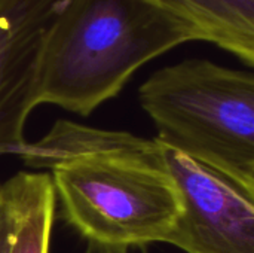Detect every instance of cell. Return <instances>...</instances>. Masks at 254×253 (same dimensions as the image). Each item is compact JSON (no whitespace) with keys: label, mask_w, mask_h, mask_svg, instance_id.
Segmentation results:
<instances>
[{"label":"cell","mask_w":254,"mask_h":253,"mask_svg":"<svg viewBox=\"0 0 254 253\" xmlns=\"http://www.w3.org/2000/svg\"><path fill=\"white\" fill-rule=\"evenodd\" d=\"M16 157L51 170L58 215L88 246L143 251L179 225L182 197L155 139L58 119Z\"/></svg>","instance_id":"6da1fadb"},{"label":"cell","mask_w":254,"mask_h":253,"mask_svg":"<svg viewBox=\"0 0 254 253\" xmlns=\"http://www.w3.org/2000/svg\"><path fill=\"white\" fill-rule=\"evenodd\" d=\"M193 40L192 27L144 0H68L46 33L34 103L88 116L144 64Z\"/></svg>","instance_id":"7a4b0ae2"},{"label":"cell","mask_w":254,"mask_h":253,"mask_svg":"<svg viewBox=\"0 0 254 253\" xmlns=\"http://www.w3.org/2000/svg\"><path fill=\"white\" fill-rule=\"evenodd\" d=\"M138 103L155 140L254 194V76L205 58L152 73Z\"/></svg>","instance_id":"3957f363"},{"label":"cell","mask_w":254,"mask_h":253,"mask_svg":"<svg viewBox=\"0 0 254 253\" xmlns=\"http://www.w3.org/2000/svg\"><path fill=\"white\" fill-rule=\"evenodd\" d=\"M180 197L182 216L168 240L185 253H254V194L159 143Z\"/></svg>","instance_id":"277c9868"},{"label":"cell","mask_w":254,"mask_h":253,"mask_svg":"<svg viewBox=\"0 0 254 253\" xmlns=\"http://www.w3.org/2000/svg\"><path fill=\"white\" fill-rule=\"evenodd\" d=\"M67 1L0 0V157H16L27 143L42 46Z\"/></svg>","instance_id":"5b68a950"},{"label":"cell","mask_w":254,"mask_h":253,"mask_svg":"<svg viewBox=\"0 0 254 253\" xmlns=\"http://www.w3.org/2000/svg\"><path fill=\"white\" fill-rule=\"evenodd\" d=\"M192 27L201 42L254 66V0H144Z\"/></svg>","instance_id":"8992f818"},{"label":"cell","mask_w":254,"mask_h":253,"mask_svg":"<svg viewBox=\"0 0 254 253\" xmlns=\"http://www.w3.org/2000/svg\"><path fill=\"white\" fill-rule=\"evenodd\" d=\"M0 195L12 224L7 253H49L57 212L49 173L19 171L0 183Z\"/></svg>","instance_id":"52a82bcc"},{"label":"cell","mask_w":254,"mask_h":253,"mask_svg":"<svg viewBox=\"0 0 254 253\" xmlns=\"http://www.w3.org/2000/svg\"><path fill=\"white\" fill-rule=\"evenodd\" d=\"M12 239V224L3 204L0 207V253H7Z\"/></svg>","instance_id":"ba28073f"},{"label":"cell","mask_w":254,"mask_h":253,"mask_svg":"<svg viewBox=\"0 0 254 253\" xmlns=\"http://www.w3.org/2000/svg\"><path fill=\"white\" fill-rule=\"evenodd\" d=\"M129 251H125V249H104V248H92V246H88L86 251L83 253H128ZM143 253L146 252V249H143Z\"/></svg>","instance_id":"9c48e42d"},{"label":"cell","mask_w":254,"mask_h":253,"mask_svg":"<svg viewBox=\"0 0 254 253\" xmlns=\"http://www.w3.org/2000/svg\"><path fill=\"white\" fill-rule=\"evenodd\" d=\"M0 207H1V195H0Z\"/></svg>","instance_id":"30bf717a"}]
</instances>
